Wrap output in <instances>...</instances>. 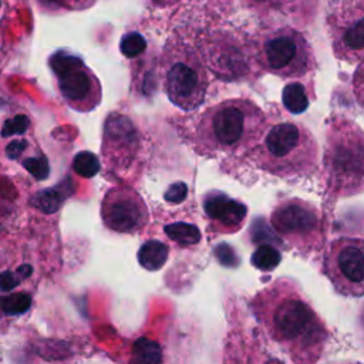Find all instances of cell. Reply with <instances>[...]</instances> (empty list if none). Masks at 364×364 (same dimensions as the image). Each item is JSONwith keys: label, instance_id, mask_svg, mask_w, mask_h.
<instances>
[{"label": "cell", "instance_id": "1", "mask_svg": "<svg viewBox=\"0 0 364 364\" xmlns=\"http://www.w3.org/2000/svg\"><path fill=\"white\" fill-rule=\"evenodd\" d=\"M255 310L270 337L296 364H314L320 358L327 331L307 300L286 280L263 290Z\"/></svg>", "mask_w": 364, "mask_h": 364}, {"label": "cell", "instance_id": "2", "mask_svg": "<svg viewBox=\"0 0 364 364\" xmlns=\"http://www.w3.org/2000/svg\"><path fill=\"white\" fill-rule=\"evenodd\" d=\"M269 121L247 98H230L203 111L195 124V149L200 155L249 154Z\"/></svg>", "mask_w": 364, "mask_h": 364}, {"label": "cell", "instance_id": "3", "mask_svg": "<svg viewBox=\"0 0 364 364\" xmlns=\"http://www.w3.org/2000/svg\"><path fill=\"white\" fill-rule=\"evenodd\" d=\"M249 154L257 168L287 181L310 176L318 165L316 138L300 122H269Z\"/></svg>", "mask_w": 364, "mask_h": 364}, {"label": "cell", "instance_id": "4", "mask_svg": "<svg viewBox=\"0 0 364 364\" xmlns=\"http://www.w3.org/2000/svg\"><path fill=\"white\" fill-rule=\"evenodd\" d=\"M323 168L327 188L333 193L348 196L363 191L364 135L344 115H333L327 121Z\"/></svg>", "mask_w": 364, "mask_h": 364}, {"label": "cell", "instance_id": "5", "mask_svg": "<svg viewBox=\"0 0 364 364\" xmlns=\"http://www.w3.org/2000/svg\"><path fill=\"white\" fill-rule=\"evenodd\" d=\"M159 70L162 88L173 105L185 111L202 105L209 81L199 51L182 40L169 38Z\"/></svg>", "mask_w": 364, "mask_h": 364}, {"label": "cell", "instance_id": "6", "mask_svg": "<svg viewBox=\"0 0 364 364\" xmlns=\"http://www.w3.org/2000/svg\"><path fill=\"white\" fill-rule=\"evenodd\" d=\"M253 54L264 71L280 78H303L317 68L310 43L291 27L264 33L256 41Z\"/></svg>", "mask_w": 364, "mask_h": 364}, {"label": "cell", "instance_id": "7", "mask_svg": "<svg viewBox=\"0 0 364 364\" xmlns=\"http://www.w3.org/2000/svg\"><path fill=\"white\" fill-rule=\"evenodd\" d=\"M48 64L57 78L60 94L74 109L88 112L101 104L100 80L80 57L67 51H55Z\"/></svg>", "mask_w": 364, "mask_h": 364}, {"label": "cell", "instance_id": "8", "mask_svg": "<svg viewBox=\"0 0 364 364\" xmlns=\"http://www.w3.org/2000/svg\"><path fill=\"white\" fill-rule=\"evenodd\" d=\"M334 55L346 63H361L364 51L363 0H331L327 16Z\"/></svg>", "mask_w": 364, "mask_h": 364}, {"label": "cell", "instance_id": "9", "mask_svg": "<svg viewBox=\"0 0 364 364\" xmlns=\"http://www.w3.org/2000/svg\"><path fill=\"white\" fill-rule=\"evenodd\" d=\"M142 151L141 132L128 115L111 112L104 122L101 154L107 169L127 173L139 161Z\"/></svg>", "mask_w": 364, "mask_h": 364}, {"label": "cell", "instance_id": "10", "mask_svg": "<svg viewBox=\"0 0 364 364\" xmlns=\"http://www.w3.org/2000/svg\"><path fill=\"white\" fill-rule=\"evenodd\" d=\"M324 270L338 293L361 297L364 293L363 240L340 237L331 242L326 252Z\"/></svg>", "mask_w": 364, "mask_h": 364}, {"label": "cell", "instance_id": "11", "mask_svg": "<svg viewBox=\"0 0 364 364\" xmlns=\"http://www.w3.org/2000/svg\"><path fill=\"white\" fill-rule=\"evenodd\" d=\"M273 229L289 242L307 246L320 235L318 210L309 202L291 198L279 202L272 212Z\"/></svg>", "mask_w": 364, "mask_h": 364}, {"label": "cell", "instance_id": "12", "mask_svg": "<svg viewBox=\"0 0 364 364\" xmlns=\"http://www.w3.org/2000/svg\"><path fill=\"white\" fill-rule=\"evenodd\" d=\"M101 219L114 232L134 233L148 222V208L135 189L111 186L101 202Z\"/></svg>", "mask_w": 364, "mask_h": 364}, {"label": "cell", "instance_id": "13", "mask_svg": "<svg viewBox=\"0 0 364 364\" xmlns=\"http://www.w3.org/2000/svg\"><path fill=\"white\" fill-rule=\"evenodd\" d=\"M203 210L219 232L233 233L242 228L246 215L247 206L220 191H209L203 196Z\"/></svg>", "mask_w": 364, "mask_h": 364}, {"label": "cell", "instance_id": "14", "mask_svg": "<svg viewBox=\"0 0 364 364\" xmlns=\"http://www.w3.org/2000/svg\"><path fill=\"white\" fill-rule=\"evenodd\" d=\"M168 253H169V249L165 243L159 242V240H148L145 242L139 250H138V262L139 264L149 270V272H155V270H159L166 259H168Z\"/></svg>", "mask_w": 364, "mask_h": 364}, {"label": "cell", "instance_id": "15", "mask_svg": "<svg viewBox=\"0 0 364 364\" xmlns=\"http://www.w3.org/2000/svg\"><path fill=\"white\" fill-rule=\"evenodd\" d=\"M282 104L290 114H301L309 108L310 100L306 85L300 81H291L282 91Z\"/></svg>", "mask_w": 364, "mask_h": 364}, {"label": "cell", "instance_id": "16", "mask_svg": "<svg viewBox=\"0 0 364 364\" xmlns=\"http://www.w3.org/2000/svg\"><path fill=\"white\" fill-rule=\"evenodd\" d=\"M68 195H70L68 186L58 185V186L38 191L36 195H33L30 202L33 206L38 208L46 213H54L60 209V206L63 205V202Z\"/></svg>", "mask_w": 364, "mask_h": 364}, {"label": "cell", "instance_id": "17", "mask_svg": "<svg viewBox=\"0 0 364 364\" xmlns=\"http://www.w3.org/2000/svg\"><path fill=\"white\" fill-rule=\"evenodd\" d=\"M165 233L173 242L188 246L196 245L200 240V230L198 226L186 222H173L165 226Z\"/></svg>", "mask_w": 364, "mask_h": 364}, {"label": "cell", "instance_id": "18", "mask_svg": "<svg viewBox=\"0 0 364 364\" xmlns=\"http://www.w3.org/2000/svg\"><path fill=\"white\" fill-rule=\"evenodd\" d=\"M280 260H282L280 252L276 247H273L272 245L259 246L250 257L252 264L262 272H270V270L276 269L279 266Z\"/></svg>", "mask_w": 364, "mask_h": 364}, {"label": "cell", "instance_id": "19", "mask_svg": "<svg viewBox=\"0 0 364 364\" xmlns=\"http://www.w3.org/2000/svg\"><path fill=\"white\" fill-rule=\"evenodd\" d=\"M30 304H31V296L24 291L3 296L0 297V317L21 314L28 310Z\"/></svg>", "mask_w": 364, "mask_h": 364}, {"label": "cell", "instance_id": "20", "mask_svg": "<svg viewBox=\"0 0 364 364\" xmlns=\"http://www.w3.org/2000/svg\"><path fill=\"white\" fill-rule=\"evenodd\" d=\"M73 169L77 175L82 178H92L100 172L101 164L95 154L90 151H81L75 154L73 159Z\"/></svg>", "mask_w": 364, "mask_h": 364}, {"label": "cell", "instance_id": "21", "mask_svg": "<svg viewBox=\"0 0 364 364\" xmlns=\"http://www.w3.org/2000/svg\"><path fill=\"white\" fill-rule=\"evenodd\" d=\"M134 358L146 364H161V347L158 343L141 337L134 343Z\"/></svg>", "mask_w": 364, "mask_h": 364}, {"label": "cell", "instance_id": "22", "mask_svg": "<svg viewBox=\"0 0 364 364\" xmlns=\"http://www.w3.org/2000/svg\"><path fill=\"white\" fill-rule=\"evenodd\" d=\"M145 48H146V40H145V37L142 34H139L136 31L125 33L121 37L119 51L127 58L138 57L139 54H142L145 51Z\"/></svg>", "mask_w": 364, "mask_h": 364}, {"label": "cell", "instance_id": "23", "mask_svg": "<svg viewBox=\"0 0 364 364\" xmlns=\"http://www.w3.org/2000/svg\"><path fill=\"white\" fill-rule=\"evenodd\" d=\"M23 166L26 171H28L37 181H43L47 179L48 173H50V166H48V161L44 155L40 156H31L24 159Z\"/></svg>", "mask_w": 364, "mask_h": 364}, {"label": "cell", "instance_id": "24", "mask_svg": "<svg viewBox=\"0 0 364 364\" xmlns=\"http://www.w3.org/2000/svg\"><path fill=\"white\" fill-rule=\"evenodd\" d=\"M30 125V121L26 115L20 114V115H16L10 119H6V122L3 124V128H1V135L3 136H11V135H21L27 131Z\"/></svg>", "mask_w": 364, "mask_h": 364}, {"label": "cell", "instance_id": "25", "mask_svg": "<svg viewBox=\"0 0 364 364\" xmlns=\"http://www.w3.org/2000/svg\"><path fill=\"white\" fill-rule=\"evenodd\" d=\"M186 195H188V186H186V183H183V182H175V183H172V185L166 189L164 198H165L166 202H171V203H181L182 200L186 199Z\"/></svg>", "mask_w": 364, "mask_h": 364}, {"label": "cell", "instance_id": "26", "mask_svg": "<svg viewBox=\"0 0 364 364\" xmlns=\"http://www.w3.org/2000/svg\"><path fill=\"white\" fill-rule=\"evenodd\" d=\"M215 256L219 259V262L223 264V266H229V267H235L239 262L236 253L233 252V249L226 245V243H222L219 245L216 249H215Z\"/></svg>", "mask_w": 364, "mask_h": 364}, {"label": "cell", "instance_id": "27", "mask_svg": "<svg viewBox=\"0 0 364 364\" xmlns=\"http://www.w3.org/2000/svg\"><path fill=\"white\" fill-rule=\"evenodd\" d=\"M48 4L58 6V7H67L71 10L78 9H87L95 3V0H46Z\"/></svg>", "mask_w": 364, "mask_h": 364}, {"label": "cell", "instance_id": "28", "mask_svg": "<svg viewBox=\"0 0 364 364\" xmlns=\"http://www.w3.org/2000/svg\"><path fill=\"white\" fill-rule=\"evenodd\" d=\"M26 148H27V141H24V139H14V141H11L6 146V154H7V156L10 159H17L24 152Z\"/></svg>", "mask_w": 364, "mask_h": 364}, {"label": "cell", "instance_id": "29", "mask_svg": "<svg viewBox=\"0 0 364 364\" xmlns=\"http://www.w3.org/2000/svg\"><path fill=\"white\" fill-rule=\"evenodd\" d=\"M152 4L155 7H159V9H166V7H171V6H175L176 3H179L181 0H151Z\"/></svg>", "mask_w": 364, "mask_h": 364}, {"label": "cell", "instance_id": "30", "mask_svg": "<svg viewBox=\"0 0 364 364\" xmlns=\"http://www.w3.org/2000/svg\"><path fill=\"white\" fill-rule=\"evenodd\" d=\"M132 364H146V363H142V361H139V360H135L134 358V363Z\"/></svg>", "mask_w": 364, "mask_h": 364}, {"label": "cell", "instance_id": "31", "mask_svg": "<svg viewBox=\"0 0 364 364\" xmlns=\"http://www.w3.org/2000/svg\"><path fill=\"white\" fill-rule=\"evenodd\" d=\"M272 1H276V3H280V1H283V0H272Z\"/></svg>", "mask_w": 364, "mask_h": 364}, {"label": "cell", "instance_id": "32", "mask_svg": "<svg viewBox=\"0 0 364 364\" xmlns=\"http://www.w3.org/2000/svg\"><path fill=\"white\" fill-rule=\"evenodd\" d=\"M354 364H360V363H354Z\"/></svg>", "mask_w": 364, "mask_h": 364}]
</instances>
